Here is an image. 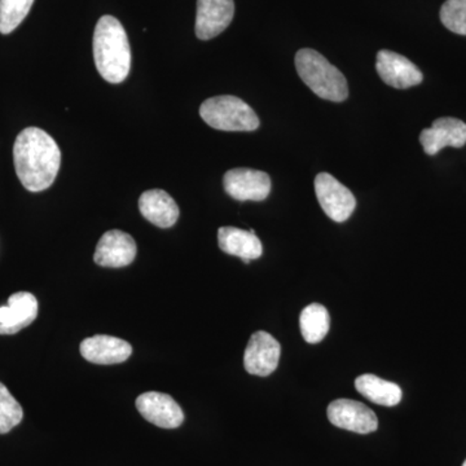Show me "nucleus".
Returning a JSON list of instances; mask_svg holds the SVG:
<instances>
[{
  "label": "nucleus",
  "instance_id": "9d476101",
  "mask_svg": "<svg viewBox=\"0 0 466 466\" xmlns=\"http://www.w3.org/2000/svg\"><path fill=\"white\" fill-rule=\"evenodd\" d=\"M376 69L386 85L400 90L420 85L424 79L421 70L397 52L380 51L376 57Z\"/></svg>",
  "mask_w": 466,
  "mask_h": 466
},
{
  "label": "nucleus",
  "instance_id": "20e7f679",
  "mask_svg": "<svg viewBox=\"0 0 466 466\" xmlns=\"http://www.w3.org/2000/svg\"><path fill=\"white\" fill-rule=\"evenodd\" d=\"M200 116L205 124L222 131H256L260 125L253 108L232 95L205 100L200 106Z\"/></svg>",
  "mask_w": 466,
  "mask_h": 466
},
{
  "label": "nucleus",
  "instance_id": "412c9836",
  "mask_svg": "<svg viewBox=\"0 0 466 466\" xmlns=\"http://www.w3.org/2000/svg\"><path fill=\"white\" fill-rule=\"evenodd\" d=\"M23 419V407L9 392L7 386L0 382V434L9 433L20 425Z\"/></svg>",
  "mask_w": 466,
  "mask_h": 466
},
{
  "label": "nucleus",
  "instance_id": "7ed1b4c3",
  "mask_svg": "<svg viewBox=\"0 0 466 466\" xmlns=\"http://www.w3.org/2000/svg\"><path fill=\"white\" fill-rule=\"evenodd\" d=\"M297 73L314 94L324 100L341 103L349 96L345 76L329 61L311 48H303L296 55Z\"/></svg>",
  "mask_w": 466,
  "mask_h": 466
},
{
  "label": "nucleus",
  "instance_id": "5701e85b",
  "mask_svg": "<svg viewBox=\"0 0 466 466\" xmlns=\"http://www.w3.org/2000/svg\"><path fill=\"white\" fill-rule=\"evenodd\" d=\"M462 466H466V460H465V461H464V464H462Z\"/></svg>",
  "mask_w": 466,
  "mask_h": 466
},
{
  "label": "nucleus",
  "instance_id": "6e6552de",
  "mask_svg": "<svg viewBox=\"0 0 466 466\" xmlns=\"http://www.w3.org/2000/svg\"><path fill=\"white\" fill-rule=\"evenodd\" d=\"M332 425L358 434H370L379 428V419L370 408L351 400H337L328 406Z\"/></svg>",
  "mask_w": 466,
  "mask_h": 466
},
{
  "label": "nucleus",
  "instance_id": "ddd939ff",
  "mask_svg": "<svg viewBox=\"0 0 466 466\" xmlns=\"http://www.w3.org/2000/svg\"><path fill=\"white\" fill-rule=\"evenodd\" d=\"M38 300L29 291H17L0 308V336H12L25 329L38 318Z\"/></svg>",
  "mask_w": 466,
  "mask_h": 466
},
{
  "label": "nucleus",
  "instance_id": "0eeeda50",
  "mask_svg": "<svg viewBox=\"0 0 466 466\" xmlns=\"http://www.w3.org/2000/svg\"><path fill=\"white\" fill-rule=\"evenodd\" d=\"M281 346L265 330L250 337L244 354V367L249 375L267 377L274 373L280 361Z\"/></svg>",
  "mask_w": 466,
  "mask_h": 466
},
{
  "label": "nucleus",
  "instance_id": "f03ea898",
  "mask_svg": "<svg viewBox=\"0 0 466 466\" xmlns=\"http://www.w3.org/2000/svg\"><path fill=\"white\" fill-rule=\"evenodd\" d=\"M94 57L97 72L109 84H121L130 75V43L125 27L116 17L103 16L97 21Z\"/></svg>",
  "mask_w": 466,
  "mask_h": 466
},
{
  "label": "nucleus",
  "instance_id": "1a4fd4ad",
  "mask_svg": "<svg viewBox=\"0 0 466 466\" xmlns=\"http://www.w3.org/2000/svg\"><path fill=\"white\" fill-rule=\"evenodd\" d=\"M135 404L140 415L158 428L177 429L183 424V410L168 394L157 391L143 392L137 398Z\"/></svg>",
  "mask_w": 466,
  "mask_h": 466
},
{
  "label": "nucleus",
  "instance_id": "39448f33",
  "mask_svg": "<svg viewBox=\"0 0 466 466\" xmlns=\"http://www.w3.org/2000/svg\"><path fill=\"white\" fill-rule=\"evenodd\" d=\"M315 193L324 213L334 222H346L357 208L355 196L333 175L318 174L315 177Z\"/></svg>",
  "mask_w": 466,
  "mask_h": 466
},
{
  "label": "nucleus",
  "instance_id": "f8f14e48",
  "mask_svg": "<svg viewBox=\"0 0 466 466\" xmlns=\"http://www.w3.org/2000/svg\"><path fill=\"white\" fill-rule=\"evenodd\" d=\"M137 251V242L133 236L119 229H112L101 236L94 260L101 267L121 268L134 262Z\"/></svg>",
  "mask_w": 466,
  "mask_h": 466
},
{
  "label": "nucleus",
  "instance_id": "2eb2a0df",
  "mask_svg": "<svg viewBox=\"0 0 466 466\" xmlns=\"http://www.w3.org/2000/svg\"><path fill=\"white\" fill-rule=\"evenodd\" d=\"M82 357L92 364L112 366L125 363L133 354V346L125 339L106 334L88 337L79 346Z\"/></svg>",
  "mask_w": 466,
  "mask_h": 466
},
{
  "label": "nucleus",
  "instance_id": "423d86ee",
  "mask_svg": "<svg viewBox=\"0 0 466 466\" xmlns=\"http://www.w3.org/2000/svg\"><path fill=\"white\" fill-rule=\"evenodd\" d=\"M227 195L238 201H263L271 192V179L265 171L232 168L223 177Z\"/></svg>",
  "mask_w": 466,
  "mask_h": 466
},
{
  "label": "nucleus",
  "instance_id": "6ab92c4d",
  "mask_svg": "<svg viewBox=\"0 0 466 466\" xmlns=\"http://www.w3.org/2000/svg\"><path fill=\"white\" fill-rule=\"evenodd\" d=\"M299 328L306 342L318 343L323 341L325 336L329 332V312L320 303H312L300 312Z\"/></svg>",
  "mask_w": 466,
  "mask_h": 466
},
{
  "label": "nucleus",
  "instance_id": "dca6fc26",
  "mask_svg": "<svg viewBox=\"0 0 466 466\" xmlns=\"http://www.w3.org/2000/svg\"><path fill=\"white\" fill-rule=\"evenodd\" d=\"M218 244L220 250L229 256L238 257L244 263L262 257L263 247L253 229L244 231L236 227H220L218 231Z\"/></svg>",
  "mask_w": 466,
  "mask_h": 466
},
{
  "label": "nucleus",
  "instance_id": "aec40b11",
  "mask_svg": "<svg viewBox=\"0 0 466 466\" xmlns=\"http://www.w3.org/2000/svg\"><path fill=\"white\" fill-rule=\"evenodd\" d=\"M34 0H0V33L16 30L29 15Z\"/></svg>",
  "mask_w": 466,
  "mask_h": 466
},
{
  "label": "nucleus",
  "instance_id": "4468645a",
  "mask_svg": "<svg viewBox=\"0 0 466 466\" xmlns=\"http://www.w3.org/2000/svg\"><path fill=\"white\" fill-rule=\"evenodd\" d=\"M420 143L429 156L437 155L446 147L461 148L466 144V124L452 116L435 119L431 128L422 130Z\"/></svg>",
  "mask_w": 466,
  "mask_h": 466
},
{
  "label": "nucleus",
  "instance_id": "f257e3e1",
  "mask_svg": "<svg viewBox=\"0 0 466 466\" xmlns=\"http://www.w3.org/2000/svg\"><path fill=\"white\" fill-rule=\"evenodd\" d=\"M14 162L18 179L27 191L42 192L56 179L61 150L50 134L38 127H27L15 142Z\"/></svg>",
  "mask_w": 466,
  "mask_h": 466
},
{
  "label": "nucleus",
  "instance_id": "a211bd4d",
  "mask_svg": "<svg viewBox=\"0 0 466 466\" xmlns=\"http://www.w3.org/2000/svg\"><path fill=\"white\" fill-rule=\"evenodd\" d=\"M355 389L368 400L379 406H397L403 397V392L397 383L386 381L375 375L359 376L355 380Z\"/></svg>",
  "mask_w": 466,
  "mask_h": 466
},
{
  "label": "nucleus",
  "instance_id": "f3484780",
  "mask_svg": "<svg viewBox=\"0 0 466 466\" xmlns=\"http://www.w3.org/2000/svg\"><path fill=\"white\" fill-rule=\"evenodd\" d=\"M139 210L152 225L170 228L179 219V208L174 198L162 189H150L139 198Z\"/></svg>",
  "mask_w": 466,
  "mask_h": 466
},
{
  "label": "nucleus",
  "instance_id": "4be33fe9",
  "mask_svg": "<svg viewBox=\"0 0 466 466\" xmlns=\"http://www.w3.org/2000/svg\"><path fill=\"white\" fill-rule=\"evenodd\" d=\"M441 21L451 32L466 35V0H447L441 8Z\"/></svg>",
  "mask_w": 466,
  "mask_h": 466
},
{
  "label": "nucleus",
  "instance_id": "9b49d317",
  "mask_svg": "<svg viewBox=\"0 0 466 466\" xmlns=\"http://www.w3.org/2000/svg\"><path fill=\"white\" fill-rule=\"evenodd\" d=\"M235 16L233 0H198L196 35L201 41H210L225 32Z\"/></svg>",
  "mask_w": 466,
  "mask_h": 466
}]
</instances>
